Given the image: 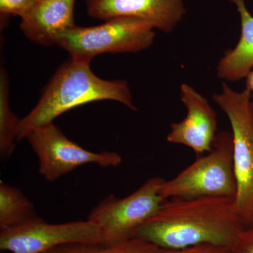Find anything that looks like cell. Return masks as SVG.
Wrapping results in <instances>:
<instances>
[{
  "instance_id": "18",
  "label": "cell",
  "mask_w": 253,
  "mask_h": 253,
  "mask_svg": "<svg viewBox=\"0 0 253 253\" xmlns=\"http://www.w3.org/2000/svg\"><path fill=\"white\" fill-rule=\"evenodd\" d=\"M232 253H253V229L246 227L231 247Z\"/></svg>"
},
{
  "instance_id": "14",
  "label": "cell",
  "mask_w": 253,
  "mask_h": 253,
  "mask_svg": "<svg viewBox=\"0 0 253 253\" xmlns=\"http://www.w3.org/2000/svg\"><path fill=\"white\" fill-rule=\"evenodd\" d=\"M159 249L139 237L116 243L75 242L61 245L43 253H154Z\"/></svg>"
},
{
  "instance_id": "8",
  "label": "cell",
  "mask_w": 253,
  "mask_h": 253,
  "mask_svg": "<svg viewBox=\"0 0 253 253\" xmlns=\"http://www.w3.org/2000/svg\"><path fill=\"white\" fill-rule=\"evenodd\" d=\"M75 242H102L99 228L88 219L50 224L38 217L0 232V249L11 253H43Z\"/></svg>"
},
{
  "instance_id": "5",
  "label": "cell",
  "mask_w": 253,
  "mask_h": 253,
  "mask_svg": "<svg viewBox=\"0 0 253 253\" xmlns=\"http://www.w3.org/2000/svg\"><path fill=\"white\" fill-rule=\"evenodd\" d=\"M214 103L227 116L231 126L233 157L237 181L236 209L247 224L253 207V116L251 92L236 91L224 82Z\"/></svg>"
},
{
  "instance_id": "12",
  "label": "cell",
  "mask_w": 253,
  "mask_h": 253,
  "mask_svg": "<svg viewBox=\"0 0 253 253\" xmlns=\"http://www.w3.org/2000/svg\"><path fill=\"white\" fill-rule=\"evenodd\" d=\"M241 19V33L235 47L228 50L217 64V76L226 82L240 81L253 69V16L245 0H229Z\"/></svg>"
},
{
  "instance_id": "6",
  "label": "cell",
  "mask_w": 253,
  "mask_h": 253,
  "mask_svg": "<svg viewBox=\"0 0 253 253\" xmlns=\"http://www.w3.org/2000/svg\"><path fill=\"white\" fill-rule=\"evenodd\" d=\"M164 180L150 178L129 196L120 199L111 195L93 208L87 219L99 228L101 241L116 244L134 237L166 201L160 193Z\"/></svg>"
},
{
  "instance_id": "15",
  "label": "cell",
  "mask_w": 253,
  "mask_h": 253,
  "mask_svg": "<svg viewBox=\"0 0 253 253\" xmlns=\"http://www.w3.org/2000/svg\"><path fill=\"white\" fill-rule=\"evenodd\" d=\"M9 78L4 68L0 71V154L7 158L14 151L21 119L11 111L9 104Z\"/></svg>"
},
{
  "instance_id": "19",
  "label": "cell",
  "mask_w": 253,
  "mask_h": 253,
  "mask_svg": "<svg viewBox=\"0 0 253 253\" xmlns=\"http://www.w3.org/2000/svg\"><path fill=\"white\" fill-rule=\"evenodd\" d=\"M246 88L251 92V98L253 99V69L246 78Z\"/></svg>"
},
{
  "instance_id": "1",
  "label": "cell",
  "mask_w": 253,
  "mask_h": 253,
  "mask_svg": "<svg viewBox=\"0 0 253 253\" xmlns=\"http://www.w3.org/2000/svg\"><path fill=\"white\" fill-rule=\"evenodd\" d=\"M246 227L234 198L171 199L163 201L134 237L163 249L200 244L231 247Z\"/></svg>"
},
{
  "instance_id": "21",
  "label": "cell",
  "mask_w": 253,
  "mask_h": 253,
  "mask_svg": "<svg viewBox=\"0 0 253 253\" xmlns=\"http://www.w3.org/2000/svg\"><path fill=\"white\" fill-rule=\"evenodd\" d=\"M251 112H252V114H253V101H252V102H251Z\"/></svg>"
},
{
  "instance_id": "10",
  "label": "cell",
  "mask_w": 253,
  "mask_h": 253,
  "mask_svg": "<svg viewBox=\"0 0 253 253\" xmlns=\"http://www.w3.org/2000/svg\"><path fill=\"white\" fill-rule=\"evenodd\" d=\"M180 99L187 113L180 122L171 125L167 141L187 146L196 154L209 152L217 134L215 111L203 95L185 83L180 86Z\"/></svg>"
},
{
  "instance_id": "17",
  "label": "cell",
  "mask_w": 253,
  "mask_h": 253,
  "mask_svg": "<svg viewBox=\"0 0 253 253\" xmlns=\"http://www.w3.org/2000/svg\"><path fill=\"white\" fill-rule=\"evenodd\" d=\"M154 253H232L231 247L213 244H200L176 249H158Z\"/></svg>"
},
{
  "instance_id": "7",
  "label": "cell",
  "mask_w": 253,
  "mask_h": 253,
  "mask_svg": "<svg viewBox=\"0 0 253 253\" xmlns=\"http://www.w3.org/2000/svg\"><path fill=\"white\" fill-rule=\"evenodd\" d=\"M27 139L39 163V173L54 181L76 168L87 164L101 168L117 167L123 158L113 151L92 152L68 139L54 123L28 132Z\"/></svg>"
},
{
  "instance_id": "3",
  "label": "cell",
  "mask_w": 253,
  "mask_h": 253,
  "mask_svg": "<svg viewBox=\"0 0 253 253\" xmlns=\"http://www.w3.org/2000/svg\"><path fill=\"white\" fill-rule=\"evenodd\" d=\"M164 200L229 197L236 199L237 181L234 170L231 133L216 136L212 148L160 189Z\"/></svg>"
},
{
  "instance_id": "4",
  "label": "cell",
  "mask_w": 253,
  "mask_h": 253,
  "mask_svg": "<svg viewBox=\"0 0 253 253\" xmlns=\"http://www.w3.org/2000/svg\"><path fill=\"white\" fill-rule=\"evenodd\" d=\"M156 34L149 23L134 17L111 18L99 26H73L60 35L56 45L73 59L91 62L104 53L139 52L149 48Z\"/></svg>"
},
{
  "instance_id": "2",
  "label": "cell",
  "mask_w": 253,
  "mask_h": 253,
  "mask_svg": "<svg viewBox=\"0 0 253 253\" xmlns=\"http://www.w3.org/2000/svg\"><path fill=\"white\" fill-rule=\"evenodd\" d=\"M104 100L117 101L137 111L126 81L101 79L91 71L90 62L70 58L58 68L36 106L21 119L17 140L25 139L36 128L54 123L69 110Z\"/></svg>"
},
{
  "instance_id": "13",
  "label": "cell",
  "mask_w": 253,
  "mask_h": 253,
  "mask_svg": "<svg viewBox=\"0 0 253 253\" xmlns=\"http://www.w3.org/2000/svg\"><path fill=\"white\" fill-rule=\"evenodd\" d=\"M39 217L34 206L18 189L0 181V229H11Z\"/></svg>"
},
{
  "instance_id": "20",
  "label": "cell",
  "mask_w": 253,
  "mask_h": 253,
  "mask_svg": "<svg viewBox=\"0 0 253 253\" xmlns=\"http://www.w3.org/2000/svg\"><path fill=\"white\" fill-rule=\"evenodd\" d=\"M247 227L252 228L253 229V207L250 214L249 219L247 221Z\"/></svg>"
},
{
  "instance_id": "9",
  "label": "cell",
  "mask_w": 253,
  "mask_h": 253,
  "mask_svg": "<svg viewBox=\"0 0 253 253\" xmlns=\"http://www.w3.org/2000/svg\"><path fill=\"white\" fill-rule=\"evenodd\" d=\"M91 18L108 21L117 17L140 18L154 29L169 33L185 16V0H85Z\"/></svg>"
},
{
  "instance_id": "11",
  "label": "cell",
  "mask_w": 253,
  "mask_h": 253,
  "mask_svg": "<svg viewBox=\"0 0 253 253\" xmlns=\"http://www.w3.org/2000/svg\"><path fill=\"white\" fill-rule=\"evenodd\" d=\"M76 0H40L21 18L24 36L42 46L56 45L63 32L75 26Z\"/></svg>"
},
{
  "instance_id": "16",
  "label": "cell",
  "mask_w": 253,
  "mask_h": 253,
  "mask_svg": "<svg viewBox=\"0 0 253 253\" xmlns=\"http://www.w3.org/2000/svg\"><path fill=\"white\" fill-rule=\"evenodd\" d=\"M40 0H0V11L4 15L22 18Z\"/></svg>"
}]
</instances>
